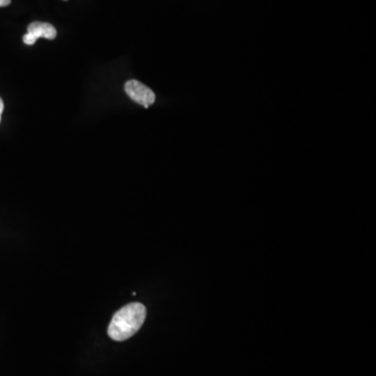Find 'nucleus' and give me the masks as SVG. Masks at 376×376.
<instances>
[{"label":"nucleus","instance_id":"obj_1","mask_svg":"<svg viewBox=\"0 0 376 376\" xmlns=\"http://www.w3.org/2000/svg\"><path fill=\"white\" fill-rule=\"evenodd\" d=\"M146 310L144 304L134 302L115 313L108 327L112 340L123 342L133 337L146 321Z\"/></svg>","mask_w":376,"mask_h":376},{"label":"nucleus","instance_id":"obj_2","mask_svg":"<svg viewBox=\"0 0 376 376\" xmlns=\"http://www.w3.org/2000/svg\"><path fill=\"white\" fill-rule=\"evenodd\" d=\"M125 90L132 101L144 106V108H148L155 103V93L138 81L132 80L126 83Z\"/></svg>","mask_w":376,"mask_h":376},{"label":"nucleus","instance_id":"obj_3","mask_svg":"<svg viewBox=\"0 0 376 376\" xmlns=\"http://www.w3.org/2000/svg\"><path fill=\"white\" fill-rule=\"evenodd\" d=\"M56 37L57 30L52 24L36 21L28 26V34L23 36V42L26 46H32L39 38L54 40Z\"/></svg>","mask_w":376,"mask_h":376},{"label":"nucleus","instance_id":"obj_4","mask_svg":"<svg viewBox=\"0 0 376 376\" xmlns=\"http://www.w3.org/2000/svg\"><path fill=\"white\" fill-rule=\"evenodd\" d=\"M11 3V0H0V8L7 7Z\"/></svg>","mask_w":376,"mask_h":376},{"label":"nucleus","instance_id":"obj_5","mask_svg":"<svg viewBox=\"0 0 376 376\" xmlns=\"http://www.w3.org/2000/svg\"><path fill=\"white\" fill-rule=\"evenodd\" d=\"M3 108H5V105H3V99L0 97V121H1V115H3Z\"/></svg>","mask_w":376,"mask_h":376}]
</instances>
